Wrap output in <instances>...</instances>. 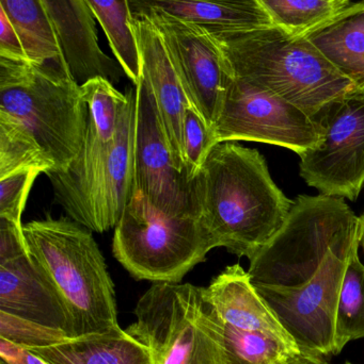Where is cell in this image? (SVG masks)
<instances>
[{
	"mask_svg": "<svg viewBox=\"0 0 364 364\" xmlns=\"http://www.w3.org/2000/svg\"><path fill=\"white\" fill-rule=\"evenodd\" d=\"M138 14H147L160 28L192 107L212 130L219 117L232 76L211 32L158 9Z\"/></svg>",
	"mask_w": 364,
	"mask_h": 364,
	"instance_id": "12",
	"label": "cell"
},
{
	"mask_svg": "<svg viewBox=\"0 0 364 364\" xmlns=\"http://www.w3.org/2000/svg\"><path fill=\"white\" fill-rule=\"evenodd\" d=\"M306 38L364 91V0L350 2L331 23Z\"/></svg>",
	"mask_w": 364,
	"mask_h": 364,
	"instance_id": "21",
	"label": "cell"
},
{
	"mask_svg": "<svg viewBox=\"0 0 364 364\" xmlns=\"http://www.w3.org/2000/svg\"><path fill=\"white\" fill-rule=\"evenodd\" d=\"M136 87L134 188L170 216H198L192 181L175 166L155 98L143 77Z\"/></svg>",
	"mask_w": 364,
	"mask_h": 364,
	"instance_id": "11",
	"label": "cell"
},
{
	"mask_svg": "<svg viewBox=\"0 0 364 364\" xmlns=\"http://www.w3.org/2000/svg\"><path fill=\"white\" fill-rule=\"evenodd\" d=\"M360 245L364 250V214L360 216Z\"/></svg>",
	"mask_w": 364,
	"mask_h": 364,
	"instance_id": "33",
	"label": "cell"
},
{
	"mask_svg": "<svg viewBox=\"0 0 364 364\" xmlns=\"http://www.w3.org/2000/svg\"><path fill=\"white\" fill-rule=\"evenodd\" d=\"M205 290L226 324L263 333L293 352H301L292 336L254 288L248 272L239 263L227 267Z\"/></svg>",
	"mask_w": 364,
	"mask_h": 364,
	"instance_id": "18",
	"label": "cell"
},
{
	"mask_svg": "<svg viewBox=\"0 0 364 364\" xmlns=\"http://www.w3.org/2000/svg\"><path fill=\"white\" fill-rule=\"evenodd\" d=\"M30 350L49 364H152L149 350L122 328Z\"/></svg>",
	"mask_w": 364,
	"mask_h": 364,
	"instance_id": "20",
	"label": "cell"
},
{
	"mask_svg": "<svg viewBox=\"0 0 364 364\" xmlns=\"http://www.w3.org/2000/svg\"><path fill=\"white\" fill-rule=\"evenodd\" d=\"M0 338L28 350L56 346L68 339L63 331L49 328L0 311Z\"/></svg>",
	"mask_w": 364,
	"mask_h": 364,
	"instance_id": "28",
	"label": "cell"
},
{
	"mask_svg": "<svg viewBox=\"0 0 364 364\" xmlns=\"http://www.w3.org/2000/svg\"><path fill=\"white\" fill-rule=\"evenodd\" d=\"M360 244V216L343 198L299 195L281 228L250 259L256 288H294L309 282L333 250Z\"/></svg>",
	"mask_w": 364,
	"mask_h": 364,
	"instance_id": "5",
	"label": "cell"
},
{
	"mask_svg": "<svg viewBox=\"0 0 364 364\" xmlns=\"http://www.w3.org/2000/svg\"><path fill=\"white\" fill-rule=\"evenodd\" d=\"M212 134L216 145L265 143L301 156L322 142L324 129L318 119L296 105L232 77Z\"/></svg>",
	"mask_w": 364,
	"mask_h": 364,
	"instance_id": "8",
	"label": "cell"
},
{
	"mask_svg": "<svg viewBox=\"0 0 364 364\" xmlns=\"http://www.w3.org/2000/svg\"><path fill=\"white\" fill-rule=\"evenodd\" d=\"M344 364H354V363H345Z\"/></svg>",
	"mask_w": 364,
	"mask_h": 364,
	"instance_id": "35",
	"label": "cell"
},
{
	"mask_svg": "<svg viewBox=\"0 0 364 364\" xmlns=\"http://www.w3.org/2000/svg\"><path fill=\"white\" fill-rule=\"evenodd\" d=\"M224 343L227 364H274L286 354L296 353L263 333L244 331L224 322Z\"/></svg>",
	"mask_w": 364,
	"mask_h": 364,
	"instance_id": "26",
	"label": "cell"
},
{
	"mask_svg": "<svg viewBox=\"0 0 364 364\" xmlns=\"http://www.w3.org/2000/svg\"><path fill=\"white\" fill-rule=\"evenodd\" d=\"M132 14L152 9L207 28L211 32L243 31L277 27L260 0H130Z\"/></svg>",
	"mask_w": 364,
	"mask_h": 364,
	"instance_id": "19",
	"label": "cell"
},
{
	"mask_svg": "<svg viewBox=\"0 0 364 364\" xmlns=\"http://www.w3.org/2000/svg\"><path fill=\"white\" fill-rule=\"evenodd\" d=\"M350 250H333L318 273L294 288L258 287L260 296L273 310L299 350L328 364L335 355L338 301Z\"/></svg>",
	"mask_w": 364,
	"mask_h": 364,
	"instance_id": "9",
	"label": "cell"
},
{
	"mask_svg": "<svg viewBox=\"0 0 364 364\" xmlns=\"http://www.w3.org/2000/svg\"><path fill=\"white\" fill-rule=\"evenodd\" d=\"M279 27L306 38L341 14L350 0H260Z\"/></svg>",
	"mask_w": 364,
	"mask_h": 364,
	"instance_id": "25",
	"label": "cell"
},
{
	"mask_svg": "<svg viewBox=\"0 0 364 364\" xmlns=\"http://www.w3.org/2000/svg\"><path fill=\"white\" fill-rule=\"evenodd\" d=\"M358 250L357 246L350 254L340 291L336 314V356L350 342L364 339V264Z\"/></svg>",
	"mask_w": 364,
	"mask_h": 364,
	"instance_id": "24",
	"label": "cell"
},
{
	"mask_svg": "<svg viewBox=\"0 0 364 364\" xmlns=\"http://www.w3.org/2000/svg\"><path fill=\"white\" fill-rule=\"evenodd\" d=\"M40 174L43 173L36 168H21L0 178V218L24 226L21 215L28 195Z\"/></svg>",
	"mask_w": 364,
	"mask_h": 364,
	"instance_id": "29",
	"label": "cell"
},
{
	"mask_svg": "<svg viewBox=\"0 0 364 364\" xmlns=\"http://www.w3.org/2000/svg\"><path fill=\"white\" fill-rule=\"evenodd\" d=\"M85 113L68 68L0 57V178L21 168L66 172L80 151Z\"/></svg>",
	"mask_w": 364,
	"mask_h": 364,
	"instance_id": "1",
	"label": "cell"
},
{
	"mask_svg": "<svg viewBox=\"0 0 364 364\" xmlns=\"http://www.w3.org/2000/svg\"><path fill=\"white\" fill-rule=\"evenodd\" d=\"M350 1H352V0H350Z\"/></svg>",
	"mask_w": 364,
	"mask_h": 364,
	"instance_id": "36",
	"label": "cell"
},
{
	"mask_svg": "<svg viewBox=\"0 0 364 364\" xmlns=\"http://www.w3.org/2000/svg\"><path fill=\"white\" fill-rule=\"evenodd\" d=\"M135 316L125 331L149 350L152 364H227L224 321L205 288L154 282Z\"/></svg>",
	"mask_w": 364,
	"mask_h": 364,
	"instance_id": "6",
	"label": "cell"
},
{
	"mask_svg": "<svg viewBox=\"0 0 364 364\" xmlns=\"http://www.w3.org/2000/svg\"><path fill=\"white\" fill-rule=\"evenodd\" d=\"M318 119L323 140L299 156L301 177L320 194L356 201L364 186V91L331 102Z\"/></svg>",
	"mask_w": 364,
	"mask_h": 364,
	"instance_id": "10",
	"label": "cell"
},
{
	"mask_svg": "<svg viewBox=\"0 0 364 364\" xmlns=\"http://www.w3.org/2000/svg\"><path fill=\"white\" fill-rule=\"evenodd\" d=\"M71 76L79 85L96 77L115 85L124 72L103 51L96 19L85 0H42Z\"/></svg>",
	"mask_w": 364,
	"mask_h": 364,
	"instance_id": "17",
	"label": "cell"
},
{
	"mask_svg": "<svg viewBox=\"0 0 364 364\" xmlns=\"http://www.w3.org/2000/svg\"><path fill=\"white\" fill-rule=\"evenodd\" d=\"M192 192L214 248L249 260L281 228L294 203L274 181L260 151L237 142L213 147Z\"/></svg>",
	"mask_w": 364,
	"mask_h": 364,
	"instance_id": "2",
	"label": "cell"
},
{
	"mask_svg": "<svg viewBox=\"0 0 364 364\" xmlns=\"http://www.w3.org/2000/svg\"><path fill=\"white\" fill-rule=\"evenodd\" d=\"M128 100L122 115L117 140L104 170L83 191L71 220L103 233L115 228L134 192L135 119L136 87L126 89Z\"/></svg>",
	"mask_w": 364,
	"mask_h": 364,
	"instance_id": "14",
	"label": "cell"
},
{
	"mask_svg": "<svg viewBox=\"0 0 364 364\" xmlns=\"http://www.w3.org/2000/svg\"><path fill=\"white\" fill-rule=\"evenodd\" d=\"M28 252L59 291L73 321V338L121 328L115 284L92 231L68 218L24 225Z\"/></svg>",
	"mask_w": 364,
	"mask_h": 364,
	"instance_id": "4",
	"label": "cell"
},
{
	"mask_svg": "<svg viewBox=\"0 0 364 364\" xmlns=\"http://www.w3.org/2000/svg\"><path fill=\"white\" fill-rule=\"evenodd\" d=\"M0 57L27 59L16 30L2 10H0Z\"/></svg>",
	"mask_w": 364,
	"mask_h": 364,
	"instance_id": "30",
	"label": "cell"
},
{
	"mask_svg": "<svg viewBox=\"0 0 364 364\" xmlns=\"http://www.w3.org/2000/svg\"><path fill=\"white\" fill-rule=\"evenodd\" d=\"M132 29L140 57L141 76L155 98L175 166L186 174L184 119L186 110L192 107V102L160 28L147 14H132Z\"/></svg>",
	"mask_w": 364,
	"mask_h": 364,
	"instance_id": "15",
	"label": "cell"
},
{
	"mask_svg": "<svg viewBox=\"0 0 364 364\" xmlns=\"http://www.w3.org/2000/svg\"><path fill=\"white\" fill-rule=\"evenodd\" d=\"M0 10L6 13L16 30L30 62L66 68L57 34L42 0H0Z\"/></svg>",
	"mask_w": 364,
	"mask_h": 364,
	"instance_id": "22",
	"label": "cell"
},
{
	"mask_svg": "<svg viewBox=\"0 0 364 364\" xmlns=\"http://www.w3.org/2000/svg\"><path fill=\"white\" fill-rule=\"evenodd\" d=\"M0 311L73 338L72 318L61 294L29 252L0 261Z\"/></svg>",
	"mask_w": 364,
	"mask_h": 364,
	"instance_id": "16",
	"label": "cell"
},
{
	"mask_svg": "<svg viewBox=\"0 0 364 364\" xmlns=\"http://www.w3.org/2000/svg\"><path fill=\"white\" fill-rule=\"evenodd\" d=\"M274 364H325L318 359L313 358L309 355L303 354V353H290L286 356L282 357L279 360L276 361Z\"/></svg>",
	"mask_w": 364,
	"mask_h": 364,
	"instance_id": "32",
	"label": "cell"
},
{
	"mask_svg": "<svg viewBox=\"0 0 364 364\" xmlns=\"http://www.w3.org/2000/svg\"><path fill=\"white\" fill-rule=\"evenodd\" d=\"M211 128L194 107L186 110L184 119V160L188 178L192 181L215 146Z\"/></svg>",
	"mask_w": 364,
	"mask_h": 364,
	"instance_id": "27",
	"label": "cell"
},
{
	"mask_svg": "<svg viewBox=\"0 0 364 364\" xmlns=\"http://www.w3.org/2000/svg\"><path fill=\"white\" fill-rule=\"evenodd\" d=\"M81 92L87 113L80 151L66 172L47 175L56 201L66 214L76 205L88 184L108 164L128 100L126 91L121 93L102 77L83 83Z\"/></svg>",
	"mask_w": 364,
	"mask_h": 364,
	"instance_id": "13",
	"label": "cell"
},
{
	"mask_svg": "<svg viewBox=\"0 0 364 364\" xmlns=\"http://www.w3.org/2000/svg\"><path fill=\"white\" fill-rule=\"evenodd\" d=\"M100 23L115 59L125 76L136 85L141 77V63L132 29L130 0H85Z\"/></svg>",
	"mask_w": 364,
	"mask_h": 364,
	"instance_id": "23",
	"label": "cell"
},
{
	"mask_svg": "<svg viewBox=\"0 0 364 364\" xmlns=\"http://www.w3.org/2000/svg\"><path fill=\"white\" fill-rule=\"evenodd\" d=\"M0 364H8L6 363V361L2 360V359H0Z\"/></svg>",
	"mask_w": 364,
	"mask_h": 364,
	"instance_id": "34",
	"label": "cell"
},
{
	"mask_svg": "<svg viewBox=\"0 0 364 364\" xmlns=\"http://www.w3.org/2000/svg\"><path fill=\"white\" fill-rule=\"evenodd\" d=\"M211 34L231 76L296 105L316 119L331 102L360 91L307 38L279 26Z\"/></svg>",
	"mask_w": 364,
	"mask_h": 364,
	"instance_id": "3",
	"label": "cell"
},
{
	"mask_svg": "<svg viewBox=\"0 0 364 364\" xmlns=\"http://www.w3.org/2000/svg\"><path fill=\"white\" fill-rule=\"evenodd\" d=\"M214 246L198 216H170L132 192L115 227L113 256L137 280L180 284Z\"/></svg>",
	"mask_w": 364,
	"mask_h": 364,
	"instance_id": "7",
	"label": "cell"
},
{
	"mask_svg": "<svg viewBox=\"0 0 364 364\" xmlns=\"http://www.w3.org/2000/svg\"><path fill=\"white\" fill-rule=\"evenodd\" d=\"M0 359L8 364H49L32 350L0 338Z\"/></svg>",
	"mask_w": 364,
	"mask_h": 364,
	"instance_id": "31",
	"label": "cell"
}]
</instances>
